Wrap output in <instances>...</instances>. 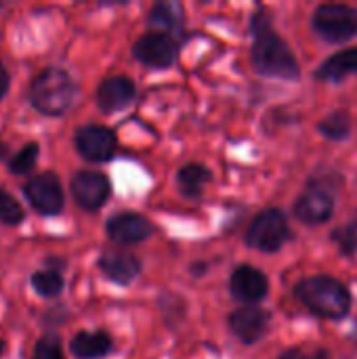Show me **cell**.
I'll return each mask as SVG.
<instances>
[{
	"mask_svg": "<svg viewBox=\"0 0 357 359\" xmlns=\"http://www.w3.org/2000/svg\"><path fill=\"white\" fill-rule=\"evenodd\" d=\"M114 351L107 330H80L69 341V353L76 359H103Z\"/></svg>",
	"mask_w": 357,
	"mask_h": 359,
	"instance_id": "cell-16",
	"label": "cell"
},
{
	"mask_svg": "<svg viewBox=\"0 0 357 359\" xmlns=\"http://www.w3.org/2000/svg\"><path fill=\"white\" fill-rule=\"evenodd\" d=\"M295 217L303 225H324L335 215V196L326 185H309L292 206Z\"/></svg>",
	"mask_w": 357,
	"mask_h": 359,
	"instance_id": "cell-10",
	"label": "cell"
},
{
	"mask_svg": "<svg viewBox=\"0 0 357 359\" xmlns=\"http://www.w3.org/2000/svg\"><path fill=\"white\" fill-rule=\"evenodd\" d=\"M213 181V172L208 166L204 164H198V162H189L185 166L179 168L177 172V183H179V189L185 198H191V200H198L202 198L204 194V187Z\"/></svg>",
	"mask_w": 357,
	"mask_h": 359,
	"instance_id": "cell-18",
	"label": "cell"
},
{
	"mask_svg": "<svg viewBox=\"0 0 357 359\" xmlns=\"http://www.w3.org/2000/svg\"><path fill=\"white\" fill-rule=\"evenodd\" d=\"M318 130L330 141H345L351 135V116L347 111H332L318 124Z\"/></svg>",
	"mask_w": 357,
	"mask_h": 359,
	"instance_id": "cell-21",
	"label": "cell"
},
{
	"mask_svg": "<svg viewBox=\"0 0 357 359\" xmlns=\"http://www.w3.org/2000/svg\"><path fill=\"white\" fill-rule=\"evenodd\" d=\"M76 93L78 88L69 72L48 65L32 80L29 103L38 114L48 118H59L72 109Z\"/></svg>",
	"mask_w": 357,
	"mask_h": 359,
	"instance_id": "cell-3",
	"label": "cell"
},
{
	"mask_svg": "<svg viewBox=\"0 0 357 359\" xmlns=\"http://www.w3.org/2000/svg\"><path fill=\"white\" fill-rule=\"evenodd\" d=\"M32 288L36 294H40L42 299H55L63 292V276L59 269H40L36 273H32Z\"/></svg>",
	"mask_w": 357,
	"mask_h": 359,
	"instance_id": "cell-20",
	"label": "cell"
},
{
	"mask_svg": "<svg viewBox=\"0 0 357 359\" xmlns=\"http://www.w3.org/2000/svg\"><path fill=\"white\" fill-rule=\"evenodd\" d=\"M8 88H11V74L6 72L4 63L0 61V101L8 95Z\"/></svg>",
	"mask_w": 357,
	"mask_h": 359,
	"instance_id": "cell-27",
	"label": "cell"
},
{
	"mask_svg": "<svg viewBox=\"0 0 357 359\" xmlns=\"http://www.w3.org/2000/svg\"><path fill=\"white\" fill-rule=\"evenodd\" d=\"M318 80L322 82H332L339 84L349 76H357V46L339 50L335 55H330L314 74Z\"/></svg>",
	"mask_w": 357,
	"mask_h": 359,
	"instance_id": "cell-17",
	"label": "cell"
},
{
	"mask_svg": "<svg viewBox=\"0 0 357 359\" xmlns=\"http://www.w3.org/2000/svg\"><path fill=\"white\" fill-rule=\"evenodd\" d=\"M290 238L292 236L286 215L280 208H267L250 221L244 240L246 246L265 255H274L280 252Z\"/></svg>",
	"mask_w": 357,
	"mask_h": 359,
	"instance_id": "cell-4",
	"label": "cell"
},
{
	"mask_svg": "<svg viewBox=\"0 0 357 359\" xmlns=\"http://www.w3.org/2000/svg\"><path fill=\"white\" fill-rule=\"evenodd\" d=\"M229 290L244 305H259L269 294L267 276L252 265H238L229 278Z\"/></svg>",
	"mask_w": 357,
	"mask_h": 359,
	"instance_id": "cell-13",
	"label": "cell"
},
{
	"mask_svg": "<svg viewBox=\"0 0 357 359\" xmlns=\"http://www.w3.org/2000/svg\"><path fill=\"white\" fill-rule=\"evenodd\" d=\"M133 57L151 69H168L179 57V40L162 32H147L133 44Z\"/></svg>",
	"mask_w": 357,
	"mask_h": 359,
	"instance_id": "cell-7",
	"label": "cell"
},
{
	"mask_svg": "<svg viewBox=\"0 0 357 359\" xmlns=\"http://www.w3.org/2000/svg\"><path fill=\"white\" fill-rule=\"evenodd\" d=\"M38 158H40V145L36 141H29L8 160V170L13 175H27L36 168Z\"/></svg>",
	"mask_w": 357,
	"mask_h": 359,
	"instance_id": "cell-22",
	"label": "cell"
},
{
	"mask_svg": "<svg viewBox=\"0 0 357 359\" xmlns=\"http://www.w3.org/2000/svg\"><path fill=\"white\" fill-rule=\"evenodd\" d=\"M295 297L311 313L324 320L339 322L351 311V292L349 288L330 276L305 278L295 286Z\"/></svg>",
	"mask_w": 357,
	"mask_h": 359,
	"instance_id": "cell-2",
	"label": "cell"
},
{
	"mask_svg": "<svg viewBox=\"0 0 357 359\" xmlns=\"http://www.w3.org/2000/svg\"><path fill=\"white\" fill-rule=\"evenodd\" d=\"M69 191L74 202L88 212H95L105 206V202L112 196V183L107 175L99 170H78L69 181Z\"/></svg>",
	"mask_w": 357,
	"mask_h": 359,
	"instance_id": "cell-9",
	"label": "cell"
},
{
	"mask_svg": "<svg viewBox=\"0 0 357 359\" xmlns=\"http://www.w3.org/2000/svg\"><path fill=\"white\" fill-rule=\"evenodd\" d=\"M311 27L322 40L330 44L347 42L357 36V8L343 2L320 4L314 11Z\"/></svg>",
	"mask_w": 357,
	"mask_h": 359,
	"instance_id": "cell-5",
	"label": "cell"
},
{
	"mask_svg": "<svg viewBox=\"0 0 357 359\" xmlns=\"http://www.w3.org/2000/svg\"><path fill=\"white\" fill-rule=\"evenodd\" d=\"M149 23L156 27L154 32H162V34L177 38L183 29L181 6L170 4V2H156L149 11Z\"/></svg>",
	"mask_w": 357,
	"mask_h": 359,
	"instance_id": "cell-19",
	"label": "cell"
},
{
	"mask_svg": "<svg viewBox=\"0 0 357 359\" xmlns=\"http://www.w3.org/2000/svg\"><path fill=\"white\" fill-rule=\"evenodd\" d=\"M252 67L257 74L280 80H299L301 67L288 42L274 29L269 15L261 8L250 19Z\"/></svg>",
	"mask_w": 357,
	"mask_h": 359,
	"instance_id": "cell-1",
	"label": "cell"
},
{
	"mask_svg": "<svg viewBox=\"0 0 357 359\" xmlns=\"http://www.w3.org/2000/svg\"><path fill=\"white\" fill-rule=\"evenodd\" d=\"M6 151H8V147L0 141V160H2V158H6Z\"/></svg>",
	"mask_w": 357,
	"mask_h": 359,
	"instance_id": "cell-28",
	"label": "cell"
},
{
	"mask_svg": "<svg viewBox=\"0 0 357 359\" xmlns=\"http://www.w3.org/2000/svg\"><path fill=\"white\" fill-rule=\"evenodd\" d=\"M278 359H330V355H328L326 351H318V353H314V355H307V353L301 351V349H288V351H284Z\"/></svg>",
	"mask_w": 357,
	"mask_h": 359,
	"instance_id": "cell-26",
	"label": "cell"
},
{
	"mask_svg": "<svg viewBox=\"0 0 357 359\" xmlns=\"http://www.w3.org/2000/svg\"><path fill=\"white\" fill-rule=\"evenodd\" d=\"M105 231L112 242H116L120 246H133V244L149 240L154 236V225L143 215L124 210V212H116L107 219Z\"/></svg>",
	"mask_w": 357,
	"mask_h": 359,
	"instance_id": "cell-12",
	"label": "cell"
},
{
	"mask_svg": "<svg viewBox=\"0 0 357 359\" xmlns=\"http://www.w3.org/2000/svg\"><path fill=\"white\" fill-rule=\"evenodd\" d=\"M23 196L29 206L42 217H55L65 206V191L55 172H40L23 185Z\"/></svg>",
	"mask_w": 357,
	"mask_h": 359,
	"instance_id": "cell-6",
	"label": "cell"
},
{
	"mask_svg": "<svg viewBox=\"0 0 357 359\" xmlns=\"http://www.w3.org/2000/svg\"><path fill=\"white\" fill-rule=\"evenodd\" d=\"M74 145L86 162L101 164V162H107L116 156L118 137L105 124H86V126H80L76 130Z\"/></svg>",
	"mask_w": 357,
	"mask_h": 359,
	"instance_id": "cell-8",
	"label": "cell"
},
{
	"mask_svg": "<svg viewBox=\"0 0 357 359\" xmlns=\"http://www.w3.org/2000/svg\"><path fill=\"white\" fill-rule=\"evenodd\" d=\"M330 240L339 246L343 257H353L357 252V225H343L330 233Z\"/></svg>",
	"mask_w": 357,
	"mask_h": 359,
	"instance_id": "cell-25",
	"label": "cell"
},
{
	"mask_svg": "<svg viewBox=\"0 0 357 359\" xmlns=\"http://www.w3.org/2000/svg\"><path fill=\"white\" fill-rule=\"evenodd\" d=\"M356 225H357V212H356Z\"/></svg>",
	"mask_w": 357,
	"mask_h": 359,
	"instance_id": "cell-30",
	"label": "cell"
},
{
	"mask_svg": "<svg viewBox=\"0 0 357 359\" xmlns=\"http://www.w3.org/2000/svg\"><path fill=\"white\" fill-rule=\"evenodd\" d=\"M4 351H6V343H4V341L0 339V358L4 355Z\"/></svg>",
	"mask_w": 357,
	"mask_h": 359,
	"instance_id": "cell-29",
	"label": "cell"
},
{
	"mask_svg": "<svg viewBox=\"0 0 357 359\" xmlns=\"http://www.w3.org/2000/svg\"><path fill=\"white\" fill-rule=\"evenodd\" d=\"M137 97V86L128 76H109L97 88V105L103 114L126 109Z\"/></svg>",
	"mask_w": 357,
	"mask_h": 359,
	"instance_id": "cell-15",
	"label": "cell"
},
{
	"mask_svg": "<svg viewBox=\"0 0 357 359\" xmlns=\"http://www.w3.org/2000/svg\"><path fill=\"white\" fill-rule=\"evenodd\" d=\"M271 326V313L261 305H242L229 316L234 337L244 345L259 343Z\"/></svg>",
	"mask_w": 357,
	"mask_h": 359,
	"instance_id": "cell-11",
	"label": "cell"
},
{
	"mask_svg": "<svg viewBox=\"0 0 357 359\" xmlns=\"http://www.w3.org/2000/svg\"><path fill=\"white\" fill-rule=\"evenodd\" d=\"M23 219H25V210L17 202V198L4 189H0V223L15 227V225H21Z\"/></svg>",
	"mask_w": 357,
	"mask_h": 359,
	"instance_id": "cell-23",
	"label": "cell"
},
{
	"mask_svg": "<svg viewBox=\"0 0 357 359\" xmlns=\"http://www.w3.org/2000/svg\"><path fill=\"white\" fill-rule=\"evenodd\" d=\"M97 265L103 278L118 286H130L141 276V259L124 250H105Z\"/></svg>",
	"mask_w": 357,
	"mask_h": 359,
	"instance_id": "cell-14",
	"label": "cell"
},
{
	"mask_svg": "<svg viewBox=\"0 0 357 359\" xmlns=\"http://www.w3.org/2000/svg\"><path fill=\"white\" fill-rule=\"evenodd\" d=\"M32 359H65L63 353V345H61V339L53 332L40 337L34 345V351H32Z\"/></svg>",
	"mask_w": 357,
	"mask_h": 359,
	"instance_id": "cell-24",
	"label": "cell"
}]
</instances>
